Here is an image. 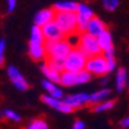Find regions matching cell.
Returning a JSON list of instances; mask_svg holds the SVG:
<instances>
[{
	"instance_id": "17",
	"label": "cell",
	"mask_w": 129,
	"mask_h": 129,
	"mask_svg": "<svg viewBox=\"0 0 129 129\" xmlns=\"http://www.w3.org/2000/svg\"><path fill=\"white\" fill-rule=\"evenodd\" d=\"M98 42H99V45L102 51L108 48H112V47H113V39H112L111 33H109L107 29H106L105 31H102V33L98 36Z\"/></svg>"
},
{
	"instance_id": "2",
	"label": "cell",
	"mask_w": 129,
	"mask_h": 129,
	"mask_svg": "<svg viewBox=\"0 0 129 129\" xmlns=\"http://www.w3.org/2000/svg\"><path fill=\"white\" fill-rule=\"evenodd\" d=\"M55 22L64 35H73L77 28V13L76 12H57Z\"/></svg>"
},
{
	"instance_id": "14",
	"label": "cell",
	"mask_w": 129,
	"mask_h": 129,
	"mask_svg": "<svg viewBox=\"0 0 129 129\" xmlns=\"http://www.w3.org/2000/svg\"><path fill=\"white\" fill-rule=\"evenodd\" d=\"M41 69H42L43 75L47 77V79H49V80H51V81H54V83H56V84H57V83H59L60 71L56 70L54 66H51L48 62L43 64Z\"/></svg>"
},
{
	"instance_id": "16",
	"label": "cell",
	"mask_w": 129,
	"mask_h": 129,
	"mask_svg": "<svg viewBox=\"0 0 129 129\" xmlns=\"http://www.w3.org/2000/svg\"><path fill=\"white\" fill-rule=\"evenodd\" d=\"M42 86L44 87L45 90L48 91V93L51 96H55V98H58V99H62L63 98V91L60 90L58 86H56V83L49 80V79H45L42 81Z\"/></svg>"
},
{
	"instance_id": "24",
	"label": "cell",
	"mask_w": 129,
	"mask_h": 129,
	"mask_svg": "<svg viewBox=\"0 0 129 129\" xmlns=\"http://www.w3.org/2000/svg\"><path fill=\"white\" fill-rule=\"evenodd\" d=\"M3 115L6 116L8 120H12V121H14V122H20V121H21L20 115H19L18 113H15L14 111H12V109H5Z\"/></svg>"
},
{
	"instance_id": "27",
	"label": "cell",
	"mask_w": 129,
	"mask_h": 129,
	"mask_svg": "<svg viewBox=\"0 0 129 129\" xmlns=\"http://www.w3.org/2000/svg\"><path fill=\"white\" fill-rule=\"evenodd\" d=\"M16 1L18 0H7V12L11 13L13 12L16 7Z\"/></svg>"
},
{
	"instance_id": "28",
	"label": "cell",
	"mask_w": 129,
	"mask_h": 129,
	"mask_svg": "<svg viewBox=\"0 0 129 129\" xmlns=\"http://www.w3.org/2000/svg\"><path fill=\"white\" fill-rule=\"evenodd\" d=\"M104 56L106 57V59L114 58V49H113V47H112V48L106 49V50H104Z\"/></svg>"
},
{
	"instance_id": "29",
	"label": "cell",
	"mask_w": 129,
	"mask_h": 129,
	"mask_svg": "<svg viewBox=\"0 0 129 129\" xmlns=\"http://www.w3.org/2000/svg\"><path fill=\"white\" fill-rule=\"evenodd\" d=\"M107 63H108V72L114 71L115 68H116V63H115V58H109V59H107Z\"/></svg>"
},
{
	"instance_id": "6",
	"label": "cell",
	"mask_w": 129,
	"mask_h": 129,
	"mask_svg": "<svg viewBox=\"0 0 129 129\" xmlns=\"http://www.w3.org/2000/svg\"><path fill=\"white\" fill-rule=\"evenodd\" d=\"M85 69L94 76H105L108 73V63L104 55L98 54L87 57Z\"/></svg>"
},
{
	"instance_id": "31",
	"label": "cell",
	"mask_w": 129,
	"mask_h": 129,
	"mask_svg": "<svg viewBox=\"0 0 129 129\" xmlns=\"http://www.w3.org/2000/svg\"><path fill=\"white\" fill-rule=\"evenodd\" d=\"M73 129H84L85 128V123L83 121H76L73 123V126H72Z\"/></svg>"
},
{
	"instance_id": "18",
	"label": "cell",
	"mask_w": 129,
	"mask_h": 129,
	"mask_svg": "<svg viewBox=\"0 0 129 129\" xmlns=\"http://www.w3.org/2000/svg\"><path fill=\"white\" fill-rule=\"evenodd\" d=\"M127 80H128V73L126 69H119L116 72V90L119 92L123 91V88L126 87Z\"/></svg>"
},
{
	"instance_id": "22",
	"label": "cell",
	"mask_w": 129,
	"mask_h": 129,
	"mask_svg": "<svg viewBox=\"0 0 129 129\" xmlns=\"http://www.w3.org/2000/svg\"><path fill=\"white\" fill-rule=\"evenodd\" d=\"M48 123L45 122L42 119H37L30 122V124H28V129H47L48 128Z\"/></svg>"
},
{
	"instance_id": "9",
	"label": "cell",
	"mask_w": 129,
	"mask_h": 129,
	"mask_svg": "<svg viewBox=\"0 0 129 129\" xmlns=\"http://www.w3.org/2000/svg\"><path fill=\"white\" fill-rule=\"evenodd\" d=\"M42 101L44 102L45 105H48L49 107L54 108V109H57V111L62 112V113H71L73 111V108L70 105H68L65 101H62L58 98H55V96L51 95H42Z\"/></svg>"
},
{
	"instance_id": "3",
	"label": "cell",
	"mask_w": 129,
	"mask_h": 129,
	"mask_svg": "<svg viewBox=\"0 0 129 129\" xmlns=\"http://www.w3.org/2000/svg\"><path fill=\"white\" fill-rule=\"evenodd\" d=\"M87 56L77 47V48H72V50L69 52V55L64 58L63 66L64 70L66 71H80L85 69L86 65Z\"/></svg>"
},
{
	"instance_id": "30",
	"label": "cell",
	"mask_w": 129,
	"mask_h": 129,
	"mask_svg": "<svg viewBox=\"0 0 129 129\" xmlns=\"http://www.w3.org/2000/svg\"><path fill=\"white\" fill-rule=\"evenodd\" d=\"M119 124H120V127H122V128H129V116L122 119Z\"/></svg>"
},
{
	"instance_id": "15",
	"label": "cell",
	"mask_w": 129,
	"mask_h": 129,
	"mask_svg": "<svg viewBox=\"0 0 129 129\" xmlns=\"http://www.w3.org/2000/svg\"><path fill=\"white\" fill-rule=\"evenodd\" d=\"M78 7V4L71 0H63V1H58L54 5L52 8L55 12H76Z\"/></svg>"
},
{
	"instance_id": "5",
	"label": "cell",
	"mask_w": 129,
	"mask_h": 129,
	"mask_svg": "<svg viewBox=\"0 0 129 129\" xmlns=\"http://www.w3.org/2000/svg\"><path fill=\"white\" fill-rule=\"evenodd\" d=\"M77 47L86 55L87 57H91V56H94V55L102 52L99 42H98V36H94L92 34L87 33V31H83V34L79 36Z\"/></svg>"
},
{
	"instance_id": "12",
	"label": "cell",
	"mask_w": 129,
	"mask_h": 129,
	"mask_svg": "<svg viewBox=\"0 0 129 129\" xmlns=\"http://www.w3.org/2000/svg\"><path fill=\"white\" fill-rule=\"evenodd\" d=\"M64 101L75 109V108L81 107V106L86 105L87 102H90V94H87V93L71 94V95L66 96Z\"/></svg>"
},
{
	"instance_id": "4",
	"label": "cell",
	"mask_w": 129,
	"mask_h": 129,
	"mask_svg": "<svg viewBox=\"0 0 129 129\" xmlns=\"http://www.w3.org/2000/svg\"><path fill=\"white\" fill-rule=\"evenodd\" d=\"M91 78H92V75L86 69L77 72L63 70L60 72L59 83L65 87H71L79 84H86V83H88L91 80Z\"/></svg>"
},
{
	"instance_id": "10",
	"label": "cell",
	"mask_w": 129,
	"mask_h": 129,
	"mask_svg": "<svg viewBox=\"0 0 129 129\" xmlns=\"http://www.w3.org/2000/svg\"><path fill=\"white\" fill-rule=\"evenodd\" d=\"M9 79L12 80V83L14 84V86L20 91H24L28 88V83L26 81L24 77L21 75V72L19 71L15 66H9L7 70Z\"/></svg>"
},
{
	"instance_id": "11",
	"label": "cell",
	"mask_w": 129,
	"mask_h": 129,
	"mask_svg": "<svg viewBox=\"0 0 129 129\" xmlns=\"http://www.w3.org/2000/svg\"><path fill=\"white\" fill-rule=\"evenodd\" d=\"M55 15H56V12H55L54 8H44V9H42V11H40V12L35 15L34 22H35L36 26L42 27V26L47 24L48 22L54 21Z\"/></svg>"
},
{
	"instance_id": "21",
	"label": "cell",
	"mask_w": 129,
	"mask_h": 129,
	"mask_svg": "<svg viewBox=\"0 0 129 129\" xmlns=\"http://www.w3.org/2000/svg\"><path fill=\"white\" fill-rule=\"evenodd\" d=\"M114 104L115 102L113 100H107V101H101L99 105H96L95 108H94V112L96 113H101V112H106L108 109L114 107Z\"/></svg>"
},
{
	"instance_id": "25",
	"label": "cell",
	"mask_w": 129,
	"mask_h": 129,
	"mask_svg": "<svg viewBox=\"0 0 129 129\" xmlns=\"http://www.w3.org/2000/svg\"><path fill=\"white\" fill-rule=\"evenodd\" d=\"M49 64H50L51 66H54L56 70H58V71H63L64 70V66H63V60L62 59H52V58H49L48 60H47Z\"/></svg>"
},
{
	"instance_id": "19",
	"label": "cell",
	"mask_w": 129,
	"mask_h": 129,
	"mask_svg": "<svg viewBox=\"0 0 129 129\" xmlns=\"http://www.w3.org/2000/svg\"><path fill=\"white\" fill-rule=\"evenodd\" d=\"M109 94H111V91L108 90V88H102L100 91H96L94 93L90 94V102H92V104H99V102L104 101Z\"/></svg>"
},
{
	"instance_id": "7",
	"label": "cell",
	"mask_w": 129,
	"mask_h": 129,
	"mask_svg": "<svg viewBox=\"0 0 129 129\" xmlns=\"http://www.w3.org/2000/svg\"><path fill=\"white\" fill-rule=\"evenodd\" d=\"M72 48H73V44L69 40H65L63 37V39L58 40V41H55L54 44L50 47V49L47 51V57L52 58V59L64 60V58L69 55Z\"/></svg>"
},
{
	"instance_id": "33",
	"label": "cell",
	"mask_w": 129,
	"mask_h": 129,
	"mask_svg": "<svg viewBox=\"0 0 129 129\" xmlns=\"http://www.w3.org/2000/svg\"><path fill=\"white\" fill-rule=\"evenodd\" d=\"M127 83H128V88H129V76H128V80H127Z\"/></svg>"
},
{
	"instance_id": "23",
	"label": "cell",
	"mask_w": 129,
	"mask_h": 129,
	"mask_svg": "<svg viewBox=\"0 0 129 129\" xmlns=\"http://www.w3.org/2000/svg\"><path fill=\"white\" fill-rule=\"evenodd\" d=\"M119 4H120L119 0H102L104 7H105L107 11H109V12L115 11V9L117 8V6H119Z\"/></svg>"
},
{
	"instance_id": "1",
	"label": "cell",
	"mask_w": 129,
	"mask_h": 129,
	"mask_svg": "<svg viewBox=\"0 0 129 129\" xmlns=\"http://www.w3.org/2000/svg\"><path fill=\"white\" fill-rule=\"evenodd\" d=\"M28 51H29V56L34 60H42L47 57V51L44 48V37L40 26L35 24L31 28Z\"/></svg>"
},
{
	"instance_id": "13",
	"label": "cell",
	"mask_w": 129,
	"mask_h": 129,
	"mask_svg": "<svg viewBox=\"0 0 129 129\" xmlns=\"http://www.w3.org/2000/svg\"><path fill=\"white\" fill-rule=\"evenodd\" d=\"M105 30H106L105 23H104L99 18L93 16V18L90 19L88 22H87V27H86L85 31L92 34V35H94V36H99L100 34H101L102 31H105Z\"/></svg>"
},
{
	"instance_id": "32",
	"label": "cell",
	"mask_w": 129,
	"mask_h": 129,
	"mask_svg": "<svg viewBox=\"0 0 129 129\" xmlns=\"http://www.w3.org/2000/svg\"><path fill=\"white\" fill-rule=\"evenodd\" d=\"M107 81H108V79L105 77V78H104V79H102V80H101V83H102V84H104V85H105V84H107Z\"/></svg>"
},
{
	"instance_id": "8",
	"label": "cell",
	"mask_w": 129,
	"mask_h": 129,
	"mask_svg": "<svg viewBox=\"0 0 129 129\" xmlns=\"http://www.w3.org/2000/svg\"><path fill=\"white\" fill-rule=\"evenodd\" d=\"M41 29H42V34H43V37H44L45 41H58V40L64 37V34L58 28L55 20L48 22L44 26H42Z\"/></svg>"
},
{
	"instance_id": "20",
	"label": "cell",
	"mask_w": 129,
	"mask_h": 129,
	"mask_svg": "<svg viewBox=\"0 0 129 129\" xmlns=\"http://www.w3.org/2000/svg\"><path fill=\"white\" fill-rule=\"evenodd\" d=\"M76 13H77V15L83 16V18L87 19V20H90V19H92L94 16L93 9L91 8L90 6L85 5V4H78V7H77Z\"/></svg>"
},
{
	"instance_id": "26",
	"label": "cell",
	"mask_w": 129,
	"mask_h": 129,
	"mask_svg": "<svg viewBox=\"0 0 129 129\" xmlns=\"http://www.w3.org/2000/svg\"><path fill=\"white\" fill-rule=\"evenodd\" d=\"M5 49H6V41H5V40H0V66L4 65Z\"/></svg>"
}]
</instances>
